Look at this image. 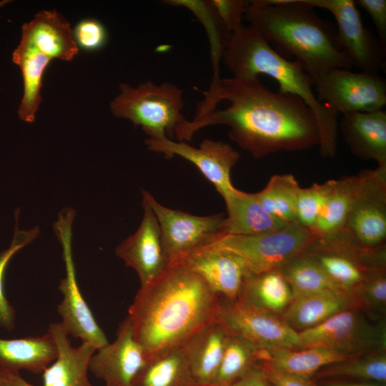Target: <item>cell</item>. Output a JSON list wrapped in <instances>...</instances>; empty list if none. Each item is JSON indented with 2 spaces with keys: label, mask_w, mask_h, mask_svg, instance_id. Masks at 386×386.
<instances>
[{
  "label": "cell",
  "mask_w": 386,
  "mask_h": 386,
  "mask_svg": "<svg viewBox=\"0 0 386 386\" xmlns=\"http://www.w3.org/2000/svg\"><path fill=\"white\" fill-rule=\"evenodd\" d=\"M312 257L332 281L352 295L372 272L386 267V245L365 247L343 231L315 238L304 252Z\"/></svg>",
  "instance_id": "cell-7"
},
{
  "label": "cell",
  "mask_w": 386,
  "mask_h": 386,
  "mask_svg": "<svg viewBox=\"0 0 386 386\" xmlns=\"http://www.w3.org/2000/svg\"><path fill=\"white\" fill-rule=\"evenodd\" d=\"M145 362L143 348L134 339L129 318L127 316L119 325L116 339L92 355L89 370L106 385L132 386Z\"/></svg>",
  "instance_id": "cell-18"
},
{
  "label": "cell",
  "mask_w": 386,
  "mask_h": 386,
  "mask_svg": "<svg viewBox=\"0 0 386 386\" xmlns=\"http://www.w3.org/2000/svg\"><path fill=\"white\" fill-rule=\"evenodd\" d=\"M9 1L8 0H4L0 1V9L4 6L7 3H9Z\"/></svg>",
  "instance_id": "cell-43"
},
{
  "label": "cell",
  "mask_w": 386,
  "mask_h": 386,
  "mask_svg": "<svg viewBox=\"0 0 386 386\" xmlns=\"http://www.w3.org/2000/svg\"><path fill=\"white\" fill-rule=\"evenodd\" d=\"M228 332L217 320L194 333L183 346L192 376L198 385H211L223 356Z\"/></svg>",
  "instance_id": "cell-23"
},
{
  "label": "cell",
  "mask_w": 386,
  "mask_h": 386,
  "mask_svg": "<svg viewBox=\"0 0 386 386\" xmlns=\"http://www.w3.org/2000/svg\"><path fill=\"white\" fill-rule=\"evenodd\" d=\"M222 59L232 77L252 79L267 75L277 81L278 91L301 98L315 116L320 154L325 158L335 157L338 114L317 99L310 76L297 61L285 58L249 24H242L232 32Z\"/></svg>",
  "instance_id": "cell-4"
},
{
  "label": "cell",
  "mask_w": 386,
  "mask_h": 386,
  "mask_svg": "<svg viewBox=\"0 0 386 386\" xmlns=\"http://www.w3.org/2000/svg\"><path fill=\"white\" fill-rule=\"evenodd\" d=\"M259 363L230 386H269L266 375Z\"/></svg>",
  "instance_id": "cell-41"
},
{
  "label": "cell",
  "mask_w": 386,
  "mask_h": 386,
  "mask_svg": "<svg viewBox=\"0 0 386 386\" xmlns=\"http://www.w3.org/2000/svg\"><path fill=\"white\" fill-rule=\"evenodd\" d=\"M334 179L314 183L309 187H300L297 198V221L311 229L322 211L331 191Z\"/></svg>",
  "instance_id": "cell-36"
},
{
  "label": "cell",
  "mask_w": 386,
  "mask_h": 386,
  "mask_svg": "<svg viewBox=\"0 0 386 386\" xmlns=\"http://www.w3.org/2000/svg\"><path fill=\"white\" fill-rule=\"evenodd\" d=\"M142 194L158 221L163 249L169 263L212 244L224 234V214L197 216L161 204L147 191L142 189Z\"/></svg>",
  "instance_id": "cell-12"
},
{
  "label": "cell",
  "mask_w": 386,
  "mask_h": 386,
  "mask_svg": "<svg viewBox=\"0 0 386 386\" xmlns=\"http://www.w3.org/2000/svg\"><path fill=\"white\" fill-rule=\"evenodd\" d=\"M314 8L327 10L334 16L340 44L355 67L378 73L385 66V51L378 38L364 26L353 0H303Z\"/></svg>",
  "instance_id": "cell-15"
},
{
  "label": "cell",
  "mask_w": 386,
  "mask_h": 386,
  "mask_svg": "<svg viewBox=\"0 0 386 386\" xmlns=\"http://www.w3.org/2000/svg\"><path fill=\"white\" fill-rule=\"evenodd\" d=\"M279 271L292 290L293 299L327 290L342 291L332 281L321 266L305 253L293 259Z\"/></svg>",
  "instance_id": "cell-32"
},
{
  "label": "cell",
  "mask_w": 386,
  "mask_h": 386,
  "mask_svg": "<svg viewBox=\"0 0 386 386\" xmlns=\"http://www.w3.org/2000/svg\"><path fill=\"white\" fill-rule=\"evenodd\" d=\"M39 228L28 230L19 229L16 225L9 247L0 253V327L11 332L15 328V311L4 292V275L11 258L25 246L33 242L39 234Z\"/></svg>",
  "instance_id": "cell-34"
},
{
  "label": "cell",
  "mask_w": 386,
  "mask_h": 386,
  "mask_svg": "<svg viewBox=\"0 0 386 386\" xmlns=\"http://www.w3.org/2000/svg\"><path fill=\"white\" fill-rule=\"evenodd\" d=\"M357 181V174L334 179L325 205L310 229L315 238L329 236L343 229L351 207Z\"/></svg>",
  "instance_id": "cell-29"
},
{
  "label": "cell",
  "mask_w": 386,
  "mask_h": 386,
  "mask_svg": "<svg viewBox=\"0 0 386 386\" xmlns=\"http://www.w3.org/2000/svg\"><path fill=\"white\" fill-rule=\"evenodd\" d=\"M259 364L272 386H316L310 379L279 371L264 361Z\"/></svg>",
  "instance_id": "cell-40"
},
{
  "label": "cell",
  "mask_w": 386,
  "mask_h": 386,
  "mask_svg": "<svg viewBox=\"0 0 386 386\" xmlns=\"http://www.w3.org/2000/svg\"><path fill=\"white\" fill-rule=\"evenodd\" d=\"M105 386H111V385H106Z\"/></svg>",
  "instance_id": "cell-45"
},
{
  "label": "cell",
  "mask_w": 386,
  "mask_h": 386,
  "mask_svg": "<svg viewBox=\"0 0 386 386\" xmlns=\"http://www.w3.org/2000/svg\"><path fill=\"white\" fill-rule=\"evenodd\" d=\"M79 52L70 32L59 21L46 16H35L24 24L19 45L12 54L23 79L24 91L19 117L31 123L41 102L44 74L54 59L70 61Z\"/></svg>",
  "instance_id": "cell-5"
},
{
  "label": "cell",
  "mask_w": 386,
  "mask_h": 386,
  "mask_svg": "<svg viewBox=\"0 0 386 386\" xmlns=\"http://www.w3.org/2000/svg\"><path fill=\"white\" fill-rule=\"evenodd\" d=\"M352 357L354 356L345 355L325 347L312 346L264 350L262 361L279 371L310 379L323 367Z\"/></svg>",
  "instance_id": "cell-27"
},
{
  "label": "cell",
  "mask_w": 386,
  "mask_h": 386,
  "mask_svg": "<svg viewBox=\"0 0 386 386\" xmlns=\"http://www.w3.org/2000/svg\"><path fill=\"white\" fill-rule=\"evenodd\" d=\"M72 31L79 49L94 51L102 49L107 43L106 27L96 19L88 18L79 21Z\"/></svg>",
  "instance_id": "cell-37"
},
{
  "label": "cell",
  "mask_w": 386,
  "mask_h": 386,
  "mask_svg": "<svg viewBox=\"0 0 386 386\" xmlns=\"http://www.w3.org/2000/svg\"><path fill=\"white\" fill-rule=\"evenodd\" d=\"M145 144L149 150L163 154L166 157L178 156L193 163L213 184L223 199L236 191L230 175L240 154L230 144L206 139L199 147H194L184 142H174L167 137L147 138Z\"/></svg>",
  "instance_id": "cell-16"
},
{
  "label": "cell",
  "mask_w": 386,
  "mask_h": 386,
  "mask_svg": "<svg viewBox=\"0 0 386 386\" xmlns=\"http://www.w3.org/2000/svg\"><path fill=\"white\" fill-rule=\"evenodd\" d=\"M209 2L232 34L243 24L242 20L244 18L248 1L209 0Z\"/></svg>",
  "instance_id": "cell-38"
},
{
  "label": "cell",
  "mask_w": 386,
  "mask_h": 386,
  "mask_svg": "<svg viewBox=\"0 0 386 386\" xmlns=\"http://www.w3.org/2000/svg\"><path fill=\"white\" fill-rule=\"evenodd\" d=\"M317 99L337 114L382 109L386 81L378 73L333 69L314 81Z\"/></svg>",
  "instance_id": "cell-14"
},
{
  "label": "cell",
  "mask_w": 386,
  "mask_h": 386,
  "mask_svg": "<svg viewBox=\"0 0 386 386\" xmlns=\"http://www.w3.org/2000/svg\"><path fill=\"white\" fill-rule=\"evenodd\" d=\"M75 211L62 209L54 223V229L62 249L65 276L59 282V290L63 295L57 311L66 333L88 343L96 350L109 341L96 322L89 307L84 300L78 285L72 251V225Z\"/></svg>",
  "instance_id": "cell-9"
},
{
  "label": "cell",
  "mask_w": 386,
  "mask_h": 386,
  "mask_svg": "<svg viewBox=\"0 0 386 386\" xmlns=\"http://www.w3.org/2000/svg\"><path fill=\"white\" fill-rule=\"evenodd\" d=\"M357 175L351 207L342 231L365 247L385 244L386 165L362 169Z\"/></svg>",
  "instance_id": "cell-13"
},
{
  "label": "cell",
  "mask_w": 386,
  "mask_h": 386,
  "mask_svg": "<svg viewBox=\"0 0 386 386\" xmlns=\"http://www.w3.org/2000/svg\"><path fill=\"white\" fill-rule=\"evenodd\" d=\"M352 295L357 309L362 307L375 315L386 310V267L377 269L357 287Z\"/></svg>",
  "instance_id": "cell-35"
},
{
  "label": "cell",
  "mask_w": 386,
  "mask_h": 386,
  "mask_svg": "<svg viewBox=\"0 0 386 386\" xmlns=\"http://www.w3.org/2000/svg\"><path fill=\"white\" fill-rule=\"evenodd\" d=\"M219 298L199 275L177 262L169 263L153 282L140 287L127 316L146 360L184 345L215 320Z\"/></svg>",
  "instance_id": "cell-2"
},
{
  "label": "cell",
  "mask_w": 386,
  "mask_h": 386,
  "mask_svg": "<svg viewBox=\"0 0 386 386\" xmlns=\"http://www.w3.org/2000/svg\"><path fill=\"white\" fill-rule=\"evenodd\" d=\"M183 93L182 89L169 82L157 85L147 81L137 87L122 83L109 107L116 117L140 126L148 138L172 139L176 129L187 120L182 113Z\"/></svg>",
  "instance_id": "cell-6"
},
{
  "label": "cell",
  "mask_w": 386,
  "mask_h": 386,
  "mask_svg": "<svg viewBox=\"0 0 386 386\" xmlns=\"http://www.w3.org/2000/svg\"><path fill=\"white\" fill-rule=\"evenodd\" d=\"M317 373L318 377H350L385 384L386 353L380 351L354 356L325 367Z\"/></svg>",
  "instance_id": "cell-33"
},
{
  "label": "cell",
  "mask_w": 386,
  "mask_h": 386,
  "mask_svg": "<svg viewBox=\"0 0 386 386\" xmlns=\"http://www.w3.org/2000/svg\"><path fill=\"white\" fill-rule=\"evenodd\" d=\"M355 2L368 14L377 32L378 39L386 49V1L357 0Z\"/></svg>",
  "instance_id": "cell-39"
},
{
  "label": "cell",
  "mask_w": 386,
  "mask_h": 386,
  "mask_svg": "<svg viewBox=\"0 0 386 386\" xmlns=\"http://www.w3.org/2000/svg\"><path fill=\"white\" fill-rule=\"evenodd\" d=\"M143 217L137 230L115 249L116 255L137 274L140 287L149 284L166 269V258L158 221L145 199Z\"/></svg>",
  "instance_id": "cell-20"
},
{
  "label": "cell",
  "mask_w": 386,
  "mask_h": 386,
  "mask_svg": "<svg viewBox=\"0 0 386 386\" xmlns=\"http://www.w3.org/2000/svg\"><path fill=\"white\" fill-rule=\"evenodd\" d=\"M352 308L357 309L351 294L327 290L294 298L282 313V318L293 330L301 332Z\"/></svg>",
  "instance_id": "cell-22"
},
{
  "label": "cell",
  "mask_w": 386,
  "mask_h": 386,
  "mask_svg": "<svg viewBox=\"0 0 386 386\" xmlns=\"http://www.w3.org/2000/svg\"><path fill=\"white\" fill-rule=\"evenodd\" d=\"M48 332L56 342L58 355L42 372V385H35L25 380L19 372L0 368V386H92L88 372L95 347L84 342L73 347L60 322L51 323Z\"/></svg>",
  "instance_id": "cell-17"
},
{
  "label": "cell",
  "mask_w": 386,
  "mask_h": 386,
  "mask_svg": "<svg viewBox=\"0 0 386 386\" xmlns=\"http://www.w3.org/2000/svg\"><path fill=\"white\" fill-rule=\"evenodd\" d=\"M216 320L229 334L250 342L260 350L297 349L298 332L279 316L240 297H220Z\"/></svg>",
  "instance_id": "cell-11"
},
{
  "label": "cell",
  "mask_w": 386,
  "mask_h": 386,
  "mask_svg": "<svg viewBox=\"0 0 386 386\" xmlns=\"http://www.w3.org/2000/svg\"><path fill=\"white\" fill-rule=\"evenodd\" d=\"M183 346L148 357L132 386H197Z\"/></svg>",
  "instance_id": "cell-26"
},
{
  "label": "cell",
  "mask_w": 386,
  "mask_h": 386,
  "mask_svg": "<svg viewBox=\"0 0 386 386\" xmlns=\"http://www.w3.org/2000/svg\"><path fill=\"white\" fill-rule=\"evenodd\" d=\"M315 237L297 221L254 235L222 234L212 245L241 257L251 273L278 270L302 254Z\"/></svg>",
  "instance_id": "cell-8"
},
{
  "label": "cell",
  "mask_w": 386,
  "mask_h": 386,
  "mask_svg": "<svg viewBox=\"0 0 386 386\" xmlns=\"http://www.w3.org/2000/svg\"><path fill=\"white\" fill-rule=\"evenodd\" d=\"M225 125L229 138L256 158L279 151L318 146L315 116L300 97L274 92L257 78L229 77L212 82L192 121L175 130L178 142L189 141L204 127Z\"/></svg>",
  "instance_id": "cell-1"
},
{
  "label": "cell",
  "mask_w": 386,
  "mask_h": 386,
  "mask_svg": "<svg viewBox=\"0 0 386 386\" xmlns=\"http://www.w3.org/2000/svg\"><path fill=\"white\" fill-rule=\"evenodd\" d=\"M177 262L199 275L219 297L228 300L239 297L245 278L251 273L241 257L212 244L191 252Z\"/></svg>",
  "instance_id": "cell-19"
},
{
  "label": "cell",
  "mask_w": 386,
  "mask_h": 386,
  "mask_svg": "<svg viewBox=\"0 0 386 386\" xmlns=\"http://www.w3.org/2000/svg\"><path fill=\"white\" fill-rule=\"evenodd\" d=\"M197 386H213L212 385H198Z\"/></svg>",
  "instance_id": "cell-44"
},
{
  "label": "cell",
  "mask_w": 386,
  "mask_h": 386,
  "mask_svg": "<svg viewBox=\"0 0 386 386\" xmlns=\"http://www.w3.org/2000/svg\"><path fill=\"white\" fill-rule=\"evenodd\" d=\"M238 297L278 315L291 303L293 295L288 282L278 269L249 274Z\"/></svg>",
  "instance_id": "cell-28"
},
{
  "label": "cell",
  "mask_w": 386,
  "mask_h": 386,
  "mask_svg": "<svg viewBox=\"0 0 386 386\" xmlns=\"http://www.w3.org/2000/svg\"><path fill=\"white\" fill-rule=\"evenodd\" d=\"M244 19L270 44L293 56L313 85L331 69L354 67L340 44L336 26L303 0L248 1Z\"/></svg>",
  "instance_id": "cell-3"
},
{
  "label": "cell",
  "mask_w": 386,
  "mask_h": 386,
  "mask_svg": "<svg viewBox=\"0 0 386 386\" xmlns=\"http://www.w3.org/2000/svg\"><path fill=\"white\" fill-rule=\"evenodd\" d=\"M297 349L322 346L345 355L385 351V321L372 324L357 309L342 311L322 323L301 332Z\"/></svg>",
  "instance_id": "cell-10"
},
{
  "label": "cell",
  "mask_w": 386,
  "mask_h": 386,
  "mask_svg": "<svg viewBox=\"0 0 386 386\" xmlns=\"http://www.w3.org/2000/svg\"><path fill=\"white\" fill-rule=\"evenodd\" d=\"M58 355L54 337L49 332L41 336L16 339L0 338V368L19 372L26 370L42 373Z\"/></svg>",
  "instance_id": "cell-24"
},
{
  "label": "cell",
  "mask_w": 386,
  "mask_h": 386,
  "mask_svg": "<svg viewBox=\"0 0 386 386\" xmlns=\"http://www.w3.org/2000/svg\"><path fill=\"white\" fill-rule=\"evenodd\" d=\"M338 128L350 152L364 160L386 165V112L377 109L343 114Z\"/></svg>",
  "instance_id": "cell-21"
},
{
  "label": "cell",
  "mask_w": 386,
  "mask_h": 386,
  "mask_svg": "<svg viewBox=\"0 0 386 386\" xmlns=\"http://www.w3.org/2000/svg\"><path fill=\"white\" fill-rule=\"evenodd\" d=\"M300 187L293 174H274L265 187L256 194L269 214L284 224H290L297 222V198Z\"/></svg>",
  "instance_id": "cell-31"
},
{
  "label": "cell",
  "mask_w": 386,
  "mask_h": 386,
  "mask_svg": "<svg viewBox=\"0 0 386 386\" xmlns=\"http://www.w3.org/2000/svg\"><path fill=\"white\" fill-rule=\"evenodd\" d=\"M322 386H383L382 384L379 383H327Z\"/></svg>",
  "instance_id": "cell-42"
},
{
  "label": "cell",
  "mask_w": 386,
  "mask_h": 386,
  "mask_svg": "<svg viewBox=\"0 0 386 386\" xmlns=\"http://www.w3.org/2000/svg\"><path fill=\"white\" fill-rule=\"evenodd\" d=\"M269 386H272V385L269 383Z\"/></svg>",
  "instance_id": "cell-46"
},
{
  "label": "cell",
  "mask_w": 386,
  "mask_h": 386,
  "mask_svg": "<svg viewBox=\"0 0 386 386\" xmlns=\"http://www.w3.org/2000/svg\"><path fill=\"white\" fill-rule=\"evenodd\" d=\"M227 215L224 234L254 235L278 229L287 224L269 214L261 205L256 193L236 189L224 198Z\"/></svg>",
  "instance_id": "cell-25"
},
{
  "label": "cell",
  "mask_w": 386,
  "mask_h": 386,
  "mask_svg": "<svg viewBox=\"0 0 386 386\" xmlns=\"http://www.w3.org/2000/svg\"><path fill=\"white\" fill-rule=\"evenodd\" d=\"M264 357V350L240 337L229 334L213 386H230Z\"/></svg>",
  "instance_id": "cell-30"
}]
</instances>
